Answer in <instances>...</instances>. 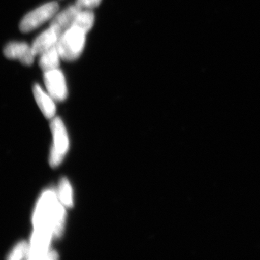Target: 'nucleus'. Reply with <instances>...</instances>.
<instances>
[{"label":"nucleus","mask_w":260,"mask_h":260,"mask_svg":"<svg viewBox=\"0 0 260 260\" xmlns=\"http://www.w3.org/2000/svg\"><path fill=\"white\" fill-rule=\"evenodd\" d=\"M66 212L54 189L44 191L36 207L32 218L34 229H47L54 237H60L64 230Z\"/></svg>","instance_id":"1"},{"label":"nucleus","mask_w":260,"mask_h":260,"mask_svg":"<svg viewBox=\"0 0 260 260\" xmlns=\"http://www.w3.org/2000/svg\"><path fill=\"white\" fill-rule=\"evenodd\" d=\"M87 32L73 25L59 38L56 44L61 60L73 61L81 56L86 43Z\"/></svg>","instance_id":"2"},{"label":"nucleus","mask_w":260,"mask_h":260,"mask_svg":"<svg viewBox=\"0 0 260 260\" xmlns=\"http://www.w3.org/2000/svg\"><path fill=\"white\" fill-rule=\"evenodd\" d=\"M57 2L53 1L41 5L37 9L29 12L20 21L19 28L22 32H29L36 30L46 22L51 20L59 12Z\"/></svg>","instance_id":"3"},{"label":"nucleus","mask_w":260,"mask_h":260,"mask_svg":"<svg viewBox=\"0 0 260 260\" xmlns=\"http://www.w3.org/2000/svg\"><path fill=\"white\" fill-rule=\"evenodd\" d=\"M51 131L54 138V145L51 149L49 162L51 167H56L62 161L65 154L69 149V138L64 123L60 118L55 117L51 121Z\"/></svg>","instance_id":"4"},{"label":"nucleus","mask_w":260,"mask_h":260,"mask_svg":"<svg viewBox=\"0 0 260 260\" xmlns=\"http://www.w3.org/2000/svg\"><path fill=\"white\" fill-rule=\"evenodd\" d=\"M44 82L48 93L56 102H64L68 97L66 78L59 68L44 72Z\"/></svg>","instance_id":"5"},{"label":"nucleus","mask_w":260,"mask_h":260,"mask_svg":"<svg viewBox=\"0 0 260 260\" xmlns=\"http://www.w3.org/2000/svg\"><path fill=\"white\" fill-rule=\"evenodd\" d=\"M52 237V232L47 229H34L30 243L29 244L28 259H44L49 251V246Z\"/></svg>","instance_id":"6"},{"label":"nucleus","mask_w":260,"mask_h":260,"mask_svg":"<svg viewBox=\"0 0 260 260\" xmlns=\"http://www.w3.org/2000/svg\"><path fill=\"white\" fill-rule=\"evenodd\" d=\"M3 53L8 59H16L26 66L32 65L37 56L32 50L31 45L24 42H10L5 47Z\"/></svg>","instance_id":"7"},{"label":"nucleus","mask_w":260,"mask_h":260,"mask_svg":"<svg viewBox=\"0 0 260 260\" xmlns=\"http://www.w3.org/2000/svg\"><path fill=\"white\" fill-rule=\"evenodd\" d=\"M61 36L57 29L49 25V28L38 36L32 43V49L36 55H40L48 49L55 47Z\"/></svg>","instance_id":"8"},{"label":"nucleus","mask_w":260,"mask_h":260,"mask_svg":"<svg viewBox=\"0 0 260 260\" xmlns=\"http://www.w3.org/2000/svg\"><path fill=\"white\" fill-rule=\"evenodd\" d=\"M80 10L75 5H70L66 9L56 13L51 19L50 25L57 29L61 35L73 26Z\"/></svg>","instance_id":"9"},{"label":"nucleus","mask_w":260,"mask_h":260,"mask_svg":"<svg viewBox=\"0 0 260 260\" xmlns=\"http://www.w3.org/2000/svg\"><path fill=\"white\" fill-rule=\"evenodd\" d=\"M34 97L38 106L40 108L44 115L48 119L54 118L56 114V105L54 99L49 93L44 91V89L39 85L35 84L32 88Z\"/></svg>","instance_id":"10"},{"label":"nucleus","mask_w":260,"mask_h":260,"mask_svg":"<svg viewBox=\"0 0 260 260\" xmlns=\"http://www.w3.org/2000/svg\"><path fill=\"white\" fill-rule=\"evenodd\" d=\"M39 65L43 72L57 69L60 66L61 58L57 47L51 48L40 54Z\"/></svg>","instance_id":"11"},{"label":"nucleus","mask_w":260,"mask_h":260,"mask_svg":"<svg viewBox=\"0 0 260 260\" xmlns=\"http://www.w3.org/2000/svg\"><path fill=\"white\" fill-rule=\"evenodd\" d=\"M95 23V14L91 10H80L73 25L78 27L85 32L91 30Z\"/></svg>","instance_id":"12"},{"label":"nucleus","mask_w":260,"mask_h":260,"mask_svg":"<svg viewBox=\"0 0 260 260\" xmlns=\"http://www.w3.org/2000/svg\"><path fill=\"white\" fill-rule=\"evenodd\" d=\"M57 196L61 204L66 208H71L73 205V189L70 181L63 178L59 182Z\"/></svg>","instance_id":"13"},{"label":"nucleus","mask_w":260,"mask_h":260,"mask_svg":"<svg viewBox=\"0 0 260 260\" xmlns=\"http://www.w3.org/2000/svg\"><path fill=\"white\" fill-rule=\"evenodd\" d=\"M29 249V244L25 242H21L17 244L13 251L10 253L8 259H21L27 256Z\"/></svg>","instance_id":"14"},{"label":"nucleus","mask_w":260,"mask_h":260,"mask_svg":"<svg viewBox=\"0 0 260 260\" xmlns=\"http://www.w3.org/2000/svg\"><path fill=\"white\" fill-rule=\"evenodd\" d=\"M102 0H76L75 5L80 10H93L100 5Z\"/></svg>","instance_id":"15"},{"label":"nucleus","mask_w":260,"mask_h":260,"mask_svg":"<svg viewBox=\"0 0 260 260\" xmlns=\"http://www.w3.org/2000/svg\"><path fill=\"white\" fill-rule=\"evenodd\" d=\"M58 257H59V256H58V254L55 251H49V252L47 253V254L46 255L44 259H57Z\"/></svg>","instance_id":"16"}]
</instances>
